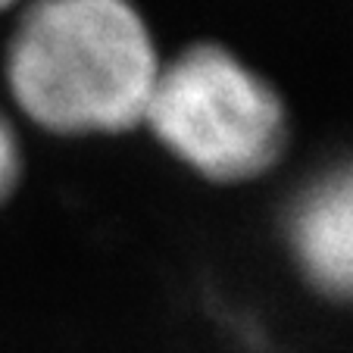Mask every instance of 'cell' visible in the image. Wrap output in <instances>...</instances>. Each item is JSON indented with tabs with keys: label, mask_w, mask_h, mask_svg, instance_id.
<instances>
[{
	"label": "cell",
	"mask_w": 353,
	"mask_h": 353,
	"mask_svg": "<svg viewBox=\"0 0 353 353\" xmlns=\"http://www.w3.org/2000/svg\"><path fill=\"white\" fill-rule=\"evenodd\" d=\"M141 122L194 172L225 185L266 175L288 147L279 91L210 41L160 63Z\"/></svg>",
	"instance_id": "7a4b0ae2"
},
{
	"label": "cell",
	"mask_w": 353,
	"mask_h": 353,
	"mask_svg": "<svg viewBox=\"0 0 353 353\" xmlns=\"http://www.w3.org/2000/svg\"><path fill=\"white\" fill-rule=\"evenodd\" d=\"M22 172V154H19V138L10 119L0 113V203H7L10 194L16 191V181Z\"/></svg>",
	"instance_id": "277c9868"
},
{
	"label": "cell",
	"mask_w": 353,
	"mask_h": 353,
	"mask_svg": "<svg viewBox=\"0 0 353 353\" xmlns=\"http://www.w3.org/2000/svg\"><path fill=\"white\" fill-rule=\"evenodd\" d=\"M16 0H0V10H7V7H13Z\"/></svg>",
	"instance_id": "5b68a950"
},
{
	"label": "cell",
	"mask_w": 353,
	"mask_h": 353,
	"mask_svg": "<svg viewBox=\"0 0 353 353\" xmlns=\"http://www.w3.org/2000/svg\"><path fill=\"white\" fill-rule=\"evenodd\" d=\"M285 232L307 285L334 303H353V160L300 191Z\"/></svg>",
	"instance_id": "3957f363"
},
{
	"label": "cell",
	"mask_w": 353,
	"mask_h": 353,
	"mask_svg": "<svg viewBox=\"0 0 353 353\" xmlns=\"http://www.w3.org/2000/svg\"><path fill=\"white\" fill-rule=\"evenodd\" d=\"M154 38L128 0H34L7 50V85L57 134H110L144 119Z\"/></svg>",
	"instance_id": "6da1fadb"
}]
</instances>
